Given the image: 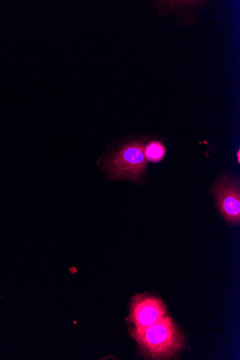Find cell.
Instances as JSON below:
<instances>
[{
  "instance_id": "5b68a950",
  "label": "cell",
  "mask_w": 240,
  "mask_h": 360,
  "mask_svg": "<svg viewBox=\"0 0 240 360\" xmlns=\"http://www.w3.org/2000/svg\"><path fill=\"white\" fill-rule=\"evenodd\" d=\"M144 152L146 159L151 162H157L164 158L165 148L160 143L154 141L146 148Z\"/></svg>"
},
{
  "instance_id": "7a4b0ae2",
  "label": "cell",
  "mask_w": 240,
  "mask_h": 360,
  "mask_svg": "<svg viewBox=\"0 0 240 360\" xmlns=\"http://www.w3.org/2000/svg\"><path fill=\"white\" fill-rule=\"evenodd\" d=\"M147 165L144 146L140 142H130L106 158V167L110 175L137 180L146 170Z\"/></svg>"
},
{
  "instance_id": "277c9868",
  "label": "cell",
  "mask_w": 240,
  "mask_h": 360,
  "mask_svg": "<svg viewBox=\"0 0 240 360\" xmlns=\"http://www.w3.org/2000/svg\"><path fill=\"white\" fill-rule=\"evenodd\" d=\"M213 192L220 212L225 219L232 223L239 224L240 220V194L237 181L229 176H224L217 181Z\"/></svg>"
},
{
  "instance_id": "3957f363",
  "label": "cell",
  "mask_w": 240,
  "mask_h": 360,
  "mask_svg": "<svg viewBox=\"0 0 240 360\" xmlns=\"http://www.w3.org/2000/svg\"><path fill=\"white\" fill-rule=\"evenodd\" d=\"M167 315L163 302L147 294H136L132 298L128 321L134 327L150 326Z\"/></svg>"
},
{
  "instance_id": "8992f818",
  "label": "cell",
  "mask_w": 240,
  "mask_h": 360,
  "mask_svg": "<svg viewBox=\"0 0 240 360\" xmlns=\"http://www.w3.org/2000/svg\"><path fill=\"white\" fill-rule=\"evenodd\" d=\"M237 158H238V160H239V151H238V153H237Z\"/></svg>"
},
{
  "instance_id": "6da1fadb",
  "label": "cell",
  "mask_w": 240,
  "mask_h": 360,
  "mask_svg": "<svg viewBox=\"0 0 240 360\" xmlns=\"http://www.w3.org/2000/svg\"><path fill=\"white\" fill-rule=\"evenodd\" d=\"M141 352L152 359H170L184 347L185 338L172 319L166 315L155 323L130 329Z\"/></svg>"
}]
</instances>
